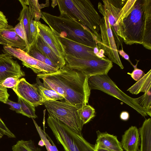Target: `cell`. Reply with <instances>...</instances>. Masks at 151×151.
I'll use <instances>...</instances> for the list:
<instances>
[{
  "instance_id": "6da1fadb",
  "label": "cell",
  "mask_w": 151,
  "mask_h": 151,
  "mask_svg": "<svg viewBox=\"0 0 151 151\" xmlns=\"http://www.w3.org/2000/svg\"><path fill=\"white\" fill-rule=\"evenodd\" d=\"M37 76V84L55 91L78 109L88 103L91 90L88 77L83 73L65 65L56 72L39 73Z\"/></svg>"
},
{
  "instance_id": "7a4b0ae2",
  "label": "cell",
  "mask_w": 151,
  "mask_h": 151,
  "mask_svg": "<svg viewBox=\"0 0 151 151\" xmlns=\"http://www.w3.org/2000/svg\"><path fill=\"white\" fill-rule=\"evenodd\" d=\"M151 18V0H125L118 21L127 45L142 44L144 31Z\"/></svg>"
},
{
  "instance_id": "3957f363",
  "label": "cell",
  "mask_w": 151,
  "mask_h": 151,
  "mask_svg": "<svg viewBox=\"0 0 151 151\" xmlns=\"http://www.w3.org/2000/svg\"><path fill=\"white\" fill-rule=\"evenodd\" d=\"M41 18L48 25L55 36L63 37L93 48L98 47L92 32L66 14H60L59 16H56L42 11Z\"/></svg>"
},
{
  "instance_id": "277c9868",
  "label": "cell",
  "mask_w": 151,
  "mask_h": 151,
  "mask_svg": "<svg viewBox=\"0 0 151 151\" xmlns=\"http://www.w3.org/2000/svg\"><path fill=\"white\" fill-rule=\"evenodd\" d=\"M58 5L60 14L65 13L88 29L101 47L100 26L101 18L89 0H52L53 7Z\"/></svg>"
},
{
  "instance_id": "5b68a950",
  "label": "cell",
  "mask_w": 151,
  "mask_h": 151,
  "mask_svg": "<svg viewBox=\"0 0 151 151\" xmlns=\"http://www.w3.org/2000/svg\"><path fill=\"white\" fill-rule=\"evenodd\" d=\"M47 123L65 151H96L94 145L86 141L82 133L74 132L58 119L49 115Z\"/></svg>"
},
{
  "instance_id": "8992f818",
  "label": "cell",
  "mask_w": 151,
  "mask_h": 151,
  "mask_svg": "<svg viewBox=\"0 0 151 151\" xmlns=\"http://www.w3.org/2000/svg\"><path fill=\"white\" fill-rule=\"evenodd\" d=\"M49 115L58 119L74 132L81 133L84 125L78 114L79 109L68 102L46 101L43 103Z\"/></svg>"
},
{
  "instance_id": "52a82bcc",
  "label": "cell",
  "mask_w": 151,
  "mask_h": 151,
  "mask_svg": "<svg viewBox=\"0 0 151 151\" xmlns=\"http://www.w3.org/2000/svg\"><path fill=\"white\" fill-rule=\"evenodd\" d=\"M88 83L91 90H100L121 101L142 116H147L144 109L138 104L135 98L130 97L121 91L107 74L88 77Z\"/></svg>"
},
{
  "instance_id": "ba28073f",
  "label": "cell",
  "mask_w": 151,
  "mask_h": 151,
  "mask_svg": "<svg viewBox=\"0 0 151 151\" xmlns=\"http://www.w3.org/2000/svg\"><path fill=\"white\" fill-rule=\"evenodd\" d=\"M65 59L66 65L83 73L88 77L107 74L113 66L112 62L106 58L83 59L65 55Z\"/></svg>"
},
{
  "instance_id": "9c48e42d",
  "label": "cell",
  "mask_w": 151,
  "mask_h": 151,
  "mask_svg": "<svg viewBox=\"0 0 151 151\" xmlns=\"http://www.w3.org/2000/svg\"><path fill=\"white\" fill-rule=\"evenodd\" d=\"M125 0H103L98 3V9L103 17H106L110 26L118 50L122 47L123 37L118 24L120 11Z\"/></svg>"
},
{
  "instance_id": "30bf717a",
  "label": "cell",
  "mask_w": 151,
  "mask_h": 151,
  "mask_svg": "<svg viewBox=\"0 0 151 151\" xmlns=\"http://www.w3.org/2000/svg\"><path fill=\"white\" fill-rule=\"evenodd\" d=\"M101 47L112 62L118 65L122 69L124 67L120 60L115 40L106 17L101 18L100 26Z\"/></svg>"
},
{
  "instance_id": "8fae6325",
  "label": "cell",
  "mask_w": 151,
  "mask_h": 151,
  "mask_svg": "<svg viewBox=\"0 0 151 151\" xmlns=\"http://www.w3.org/2000/svg\"><path fill=\"white\" fill-rule=\"evenodd\" d=\"M2 51L4 53L21 61L24 66L30 68L36 73H48L55 72L58 70L37 60L20 49L4 46Z\"/></svg>"
},
{
  "instance_id": "7c38bea8",
  "label": "cell",
  "mask_w": 151,
  "mask_h": 151,
  "mask_svg": "<svg viewBox=\"0 0 151 151\" xmlns=\"http://www.w3.org/2000/svg\"><path fill=\"white\" fill-rule=\"evenodd\" d=\"M12 89L18 97L35 107L43 104L45 101L39 92L37 83L30 84L24 78L19 79L17 85Z\"/></svg>"
},
{
  "instance_id": "4fadbf2b",
  "label": "cell",
  "mask_w": 151,
  "mask_h": 151,
  "mask_svg": "<svg viewBox=\"0 0 151 151\" xmlns=\"http://www.w3.org/2000/svg\"><path fill=\"white\" fill-rule=\"evenodd\" d=\"M56 36L61 45L65 55H70L83 59L92 60L100 58L94 53V48L81 44L63 37Z\"/></svg>"
},
{
  "instance_id": "5bb4252c",
  "label": "cell",
  "mask_w": 151,
  "mask_h": 151,
  "mask_svg": "<svg viewBox=\"0 0 151 151\" xmlns=\"http://www.w3.org/2000/svg\"><path fill=\"white\" fill-rule=\"evenodd\" d=\"M20 65L13 57L5 53L0 54V84L6 78H20L25 76Z\"/></svg>"
},
{
  "instance_id": "9a60e30c",
  "label": "cell",
  "mask_w": 151,
  "mask_h": 151,
  "mask_svg": "<svg viewBox=\"0 0 151 151\" xmlns=\"http://www.w3.org/2000/svg\"><path fill=\"white\" fill-rule=\"evenodd\" d=\"M35 22L38 34L57 56L65 59L63 48L50 28L40 21Z\"/></svg>"
},
{
  "instance_id": "2e32d148",
  "label": "cell",
  "mask_w": 151,
  "mask_h": 151,
  "mask_svg": "<svg viewBox=\"0 0 151 151\" xmlns=\"http://www.w3.org/2000/svg\"><path fill=\"white\" fill-rule=\"evenodd\" d=\"M97 138L94 145L97 151H123L116 136L107 132H96Z\"/></svg>"
},
{
  "instance_id": "e0dca14e",
  "label": "cell",
  "mask_w": 151,
  "mask_h": 151,
  "mask_svg": "<svg viewBox=\"0 0 151 151\" xmlns=\"http://www.w3.org/2000/svg\"><path fill=\"white\" fill-rule=\"evenodd\" d=\"M140 140L139 131L135 126H131L122 136L120 142L125 151H139Z\"/></svg>"
},
{
  "instance_id": "ac0fdd59",
  "label": "cell",
  "mask_w": 151,
  "mask_h": 151,
  "mask_svg": "<svg viewBox=\"0 0 151 151\" xmlns=\"http://www.w3.org/2000/svg\"><path fill=\"white\" fill-rule=\"evenodd\" d=\"M35 42L37 48L57 65L59 69L65 66V59L57 56L38 34Z\"/></svg>"
},
{
  "instance_id": "d6986e66",
  "label": "cell",
  "mask_w": 151,
  "mask_h": 151,
  "mask_svg": "<svg viewBox=\"0 0 151 151\" xmlns=\"http://www.w3.org/2000/svg\"><path fill=\"white\" fill-rule=\"evenodd\" d=\"M0 36L8 42L9 46L19 49L26 52V42L17 34L12 26L8 25L6 28L0 31Z\"/></svg>"
},
{
  "instance_id": "ffe728a7",
  "label": "cell",
  "mask_w": 151,
  "mask_h": 151,
  "mask_svg": "<svg viewBox=\"0 0 151 151\" xmlns=\"http://www.w3.org/2000/svg\"><path fill=\"white\" fill-rule=\"evenodd\" d=\"M141 139L139 151H151V119H146L139 130Z\"/></svg>"
},
{
  "instance_id": "44dd1931",
  "label": "cell",
  "mask_w": 151,
  "mask_h": 151,
  "mask_svg": "<svg viewBox=\"0 0 151 151\" xmlns=\"http://www.w3.org/2000/svg\"><path fill=\"white\" fill-rule=\"evenodd\" d=\"M127 91L134 94H137L141 92L146 93L151 91V70Z\"/></svg>"
},
{
  "instance_id": "7402d4cb",
  "label": "cell",
  "mask_w": 151,
  "mask_h": 151,
  "mask_svg": "<svg viewBox=\"0 0 151 151\" xmlns=\"http://www.w3.org/2000/svg\"><path fill=\"white\" fill-rule=\"evenodd\" d=\"M21 1L27 5L28 6L30 14L35 22L39 21L41 17V9L49 6V1L45 4H40L38 0H24Z\"/></svg>"
},
{
  "instance_id": "603a6c76",
  "label": "cell",
  "mask_w": 151,
  "mask_h": 151,
  "mask_svg": "<svg viewBox=\"0 0 151 151\" xmlns=\"http://www.w3.org/2000/svg\"><path fill=\"white\" fill-rule=\"evenodd\" d=\"M22 6V9L20 13L18 20L22 19L23 21L24 25L26 32L27 41L29 46L32 42V41L30 34L29 23V7L26 4L22 2L21 0H19Z\"/></svg>"
},
{
  "instance_id": "cb8c5ba5",
  "label": "cell",
  "mask_w": 151,
  "mask_h": 151,
  "mask_svg": "<svg viewBox=\"0 0 151 151\" xmlns=\"http://www.w3.org/2000/svg\"><path fill=\"white\" fill-rule=\"evenodd\" d=\"M37 131L41 139L43 140L47 151H59L49 135L39 126L33 118H32Z\"/></svg>"
},
{
  "instance_id": "d4e9b609",
  "label": "cell",
  "mask_w": 151,
  "mask_h": 151,
  "mask_svg": "<svg viewBox=\"0 0 151 151\" xmlns=\"http://www.w3.org/2000/svg\"><path fill=\"white\" fill-rule=\"evenodd\" d=\"M13 151H41V149L35 145L32 140H21L12 147Z\"/></svg>"
},
{
  "instance_id": "484cf974",
  "label": "cell",
  "mask_w": 151,
  "mask_h": 151,
  "mask_svg": "<svg viewBox=\"0 0 151 151\" xmlns=\"http://www.w3.org/2000/svg\"><path fill=\"white\" fill-rule=\"evenodd\" d=\"M77 111L84 125L88 122L95 116V109L90 105H84Z\"/></svg>"
},
{
  "instance_id": "4316f807",
  "label": "cell",
  "mask_w": 151,
  "mask_h": 151,
  "mask_svg": "<svg viewBox=\"0 0 151 151\" xmlns=\"http://www.w3.org/2000/svg\"><path fill=\"white\" fill-rule=\"evenodd\" d=\"M37 87L40 94L45 101H57L64 99L63 97L52 89L45 88L38 84Z\"/></svg>"
},
{
  "instance_id": "83f0119b",
  "label": "cell",
  "mask_w": 151,
  "mask_h": 151,
  "mask_svg": "<svg viewBox=\"0 0 151 151\" xmlns=\"http://www.w3.org/2000/svg\"><path fill=\"white\" fill-rule=\"evenodd\" d=\"M138 104L143 108L147 115L151 116V91L135 98Z\"/></svg>"
},
{
  "instance_id": "f1b7e54d",
  "label": "cell",
  "mask_w": 151,
  "mask_h": 151,
  "mask_svg": "<svg viewBox=\"0 0 151 151\" xmlns=\"http://www.w3.org/2000/svg\"><path fill=\"white\" fill-rule=\"evenodd\" d=\"M18 102L21 105L22 115L33 119L37 117L35 114V107L19 97H18Z\"/></svg>"
},
{
  "instance_id": "f546056e",
  "label": "cell",
  "mask_w": 151,
  "mask_h": 151,
  "mask_svg": "<svg viewBox=\"0 0 151 151\" xmlns=\"http://www.w3.org/2000/svg\"><path fill=\"white\" fill-rule=\"evenodd\" d=\"M18 21H19V22L14 27V29L17 34L26 42L27 50L29 44L23 21L22 19H19Z\"/></svg>"
},
{
  "instance_id": "4dcf8cb0",
  "label": "cell",
  "mask_w": 151,
  "mask_h": 151,
  "mask_svg": "<svg viewBox=\"0 0 151 151\" xmlns=\"http://www.w3.org/2000/svg\"><path fill=\"white\" fill-rule=\"evenodd\" d=\"M35 22V21L33 20V18L31 16L29 11V31L32 42L35 41L38 35V33Z\"/></svg>"
},
{
  "instance_id": "1f68e13d",
  "label": "cell",
  "mask_w": 151,
  "mask_h": 151,
  "mask_svg": "<svg viewBox=\"0 0 151 151\" xmlns=\"http://www.w3.org/2000/svg\"><path fill=\"white\" fill-rule=\"evenodd\" d=\"M19 78L10 77L6 78L1 83V85L6 88H12L17 84Z\"/></svg>"
},
{
  "instance_id": "d6a6232c",
  "label": "cell",
  "mask_w": 151,
  "mask_h": 151,
  "mask_svg": "<svg viewBox=\"0 0 151 151\" xmlns=\"http://www.w3.org/2000/svg\"><path fill=\"white\" fill-rule=\"evenodd\" d=\"M137 63L138 62L136 65H134L133 66L134 69L131 73H127L134 80L136 81L139 80L145 74L142 70L137 68Z\"/></svg>"
},
{
  "instance_id": "836d02e7",
  "label": "cell",
  "mask_w": 151,
  "mask_h": 151,
  "mask_svg": "<svg viewBox=\"0 0 151 151\" xmlns=\"http://www.w3.org/2000/svg\"><path fill=\"white\" fill-rule=\"evenodd\" d=\"M0 129L2 131L4 135L10 138H15V135L8 128L0 117Z\"/></svg>"
},
{
  "instance_id": "e575fe53",
  "label": "cell",
  "mask_w": 151,
  "mask_h": 151,
  "mask_svg": "<svg viewBox=\"0 0 151 151\" xmlns=\"http://www.w3.org/2000/svg\"><path fill=\"white\" fill-rule=\"evenodd\" d=\"M5 104L10 106V109L15 111L18 113L22 114L21 106L19 103L14 102L8 99Z\"/></svg>"
},
{
  "instance_id": "d590c367",
  "label": "cell",
  "mask_w": 151,
  "mask_h": 151,
  "mask_svg": "<svg viewBox=\"0 0 151 151\" xmlns=\"http://www.w3.org/2000/svg\"><path fill=\"white\" fill-rule=\"evenodd\" d=\"M9 96L7 88L0 84V101L5 104Z\"/></svg>"
},
{
  "instance_id": "8d00e7d4",
  "label": "cell",
  "mask_w": 151,
  "mask_h": 151,
  "mask_svg": "<svg viewBox=\"0 0 151 151\" xmlns=\"http://www.w3.org/2000/svg\"><path fill=\"white\" fill-rule=\"evenodd\" d=\"M7 19L2 12L0 11V31L8 26Z\"/></svg>"
},
{
  "instance_id": "74e56055",
  "label": "cell",
  "mask_w": 151,
  "mask_h": 151,
  "mask_svg": "<svg viewBox=\"0 0 151 151\" xmlns=\"http://www.w3.org/2000/svg\"><path fill=\"white\" fill-rule=\"evenodd\" d=\"M120 118L121 120L123 121H127L129 118V114L127 111H122L120 114Z\"/></svg>"
},
{
  "instance_id": "f35d334b",
  "label": "cell",
  "mask_w": 151,
  "mask_h": 151,
  "mask_svg": "<svg viewBox=\"0 0 151 151\" xmlns=\"http://www.w3.org/2000/svg\"><path fill=\"white\" fill-rule=\"evenodd\" d=\"M118 52L119 53L120 55L124 59L128 60L133 66H134V65L129 60V57L128 55L124 52L123 49H122L121 50H118Z\"/></svg>"
},
{
  "instance_id": "ab89813d",
  "label": "cell",
  "mask_w": 151,
  "mask_h": 151,
  "mask_svg": "<svg viewBox=\"0 0 151 151\" xmlns=\"http://www.w3.org/2000/svg\"><path fill=\"white\" fill-rule=\"evenodd\" d=\"M0 44L4 46H9V42L0 36Z\"/></svg>"
},
{
  "instance_id": "60d3db41",
  "label": "cell",
  "mask_w": 151,
  "mask_h": 151,
  "mask_svg": "<svg viewBox=\"0 0 151 151\" xmlns=\"http://www.w3.org/2000/svg\"><path fill=\"white\" fill-rule=\"evenodd\" d=\"M38 145L41 147H43L44 145V143L43 140L41 139L38 142Z\"/></svg>"
},
{
  "instance_id": "b9f144b4",
  "label": "cell",
  "mask_w": 151,
  "mask_h": 151,
  "mask_svg": "<svg viewBox=\"0 0 151 151\" xmlns=\"http://www.w3.org/2000/svg\"></svg>"
}]
</instances>
